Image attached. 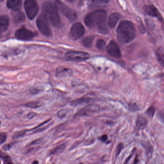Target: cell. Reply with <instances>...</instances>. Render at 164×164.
Segmentation results:
<instances>
[{
    "label": "cell",
    "instance_id": "6da1fadb",
    "mask_svg": "<svg viewBox=\"0 0 164 164\" xmlns=\"http://www.w3.org/2000/svg\"><path fill=\"white\" fill-rule=\"evenodd\" d=\"M117 37L122 44H126L135 39L136 31L135 26L131 21L123 20L120 23L117 30Z\"/></svg>",
    "mask_w": 164,
    "mask_h": 164
},
{
    "label": "cell",
    "instance_id": "7a4b0ae2",
    "mask_svg": "<svg viewBox=\"0 0 164 164\" xmlns=\"http://www.w3.org/2000/svg\"><path fill=\"white\" fill-rule=\"evenodd\" d=\"M42 15L54 27H58L61 24L58 6L54 2L45 1L42 5Z\"/></svg>",
    "mask_w": 164,
    "mask_h": 164
},
{
    "label": "cell",
    "instance_id": "3957f363",
    "mask_svg": "<svg viewBox=\"0 0 164 164\" xmlns=\"http://www.w3.org/2000/svg\"><path fill=\"white\" fill-rule=\"evenodd\" d=\"M107 13L103 10H97L90 13L85 17V24L90 28H98L106 24Z\"/></svg>",
    "mask_w": 164,
    "mask_h": 164
},
{
    "label": "cell",
    "instance_id": "277c9868",
    "mask_svg": "<svg viewBox=\"0 0 164 164\" xmlns=\"http://www.w3.org/2000/svg\"><path fill=\"white\" fill-rule=\"evenodd\" d=\"M24 7L26 15L31 20L33 19L36 17L39 11L38 3L34 0L26 1L24 3Z\"/></svg>",
    "mask_w": 164,
    "mask_h": 164
},
{
    "label": "cell",
    "instance_id": "5b68a950",
    "mask_svg": "<svg viewBox=\"0 0 164 164\" xmlns=\"http://www.w3.org/2000/svg\"><path fill=\"white\" fill-rule=\"evenodd\" d=\"M36 24L38 29L43 35L50 36L51 35V30L49 21L43 15H40L36 20Z\"/></svg>",
    "mask_w": 164,
    "mask_h": 164
},
{
    "label": "cell",
    "instance_id": "8992f818",
    "mask_svg": "<svg viewBox=\"0 0 164 164\" xmlns=\"http://www.w3.org/2000/svg\"><path fill=\"white\" fill-rule=\"evenodd\" d=\"M56 2L62 14H63L69 21L73 22L76 19L77 15L75 12L63 2L61 1H57Z\"/></svg>",
    "mask_w": 164,
    "mask_h": 164
},
{
    "label": "cell",
    "instance_id": "52a82bcc",
    "mask_svg": "<svg viewBox=\"0 0 164 164\" xmlns=\"http://www.w3.org/2000/svg\"><path fill=\"white\" fill-rule=\"evenodd\" d=\"M85 29L81 22L76 23L71 26L69 36L73 40H77L81 38L85 33Z\"/></svg>",
    "mask_w": 164,
    "mask_h": 164
},
{
    "label": "cell",
    "instance_id": "ba28073f",
    "mask_svg": "<svg viewBox=\"0 0 164 164\" xmlns=\"http://www.w3.org/2000/svg\"><path fill=\"white\" fill-rule=\"evenodd\" d=\"M65 57L67 58L73 60H86L89 58L88 53L84 51H70L66 53Z\"/></svg>",
    "mask_w": 164,
    "mask_h": 164
},
{
    "label": "cell",
    "instance_id": "9c48e42d",
    "mask_svg": "<svg viewBox=\"0 0 164 164\" xmlns=\"http://www.w3.org/2000/svg\"><path fill=\"white\" fill-rule=\"evenodd\" d=\"M15 36L19 40H26L32 39L35 34L31 31L25 28H22L16 31Z\"/></svg>",
    "mask_w": 164,
    "mask_h": 164
},
{
    "label": "cell",
    "instance_id": "30bf717a",
    "mask_svg": "<svg viewBox=\"0 0 164 164\" xmlns=\"http://www.w3.org/2000/svg\"><path fill=\"white\" fill-rule=\"evenodd\" d=\"M106 51L110 56L115 58H120L121 53L117 43L114 40H111L107 45Z\"/></svg>",
    "mask_w": 164,
    "mask_h": 164
},
{
    "label": "cell",
    "instance_id": "8fae6325",
    "mask_svg": "<svg viewBox=\"0 0 164 164\" xmlns=\"http://www.w3.org/2000/svg\"><path fill=\"white\" fill-rule=\"evenodd\" d=\"M143 10L146 14L153 17H161L157 9L153 4H148L143 6Z\"/></svg>",
    "mask_w": 164,
    "mask_h": 164
},
{
    "label": "cell",
    "instance_id": "7c38bea8",
    "mask_svg": "<svg viewBox=\"0 0 164 164\" xmlns=\"http://www.w3.org/2000/svg\"><path fill=\"white\" fill-rule=\"evenodd\" d=\"M9 20L6 15L0 16V37L6 32L8 28Z\"/></svg>",
    "mask_w": 164,
    "mask_h": 164
},
{
    "label": "cell",
    "instance_id": "4fadbf2b",
    "mask_svg": "<svg viewBox=\"0 0 164 164\" xmlns=\"http://www.w3.org/2000/svg\"><path fill=\"white\" fill-rule=\"evenodd\" d=\"M99 110V107L98 106L91 105L81 109L76 114V115L83 116V115H87L88 113H95L98 111Z\"/></svg>",
    "mask_w": 164,
    "mask_h": 164
},
{
    "label": "cell",
    "instance_id": "5bb4252c",
    "mask_svg": "<svg viewBox=\"0 0 164 164\" xmlns=\"http://www.w3.org/2000/svg\"><path fill=\"white\" fill-rule=\"evenodd\" d=\"M148 124V120L145 117L140 115L138 117L136 122V125L138 129L143 130L146 128Z\"/></svg>",
    "mask_w": 164,
    "mask_h": 164
},
{
    "label": "cell",
    "instance_id": "9a60e30c",
    "mask_svg": "<svg viewBox=\"0 0 164 164\" xmlns=\"http://www.w3.org/2000/svg\"><path fill=\"white\" fill-rule=\"evenodd\" d=\"M120 18V15L118 13H114L111 14L109 17L108 25L112 28L115 27L118 22V20Z\"/></svg>",
    "mask_w": 164,
    "mask_h": 164
},
{
    "label": "cell",
    "instance_id": "2e32d148",
    "mask_svg": "<svg viewBox=\"0 0 164 164\" xmlns=\"http://www.w3.org/2000/svg\"><path fill=\"white\" fill-rule=\"evenodd\" d=\"M13 17L15 23L22 22L25 19V17L22 12L19 10L14 11L13 12Z\"/></svg>",
    "mask_w": 164,
    "mask_h": 164
},
{
    "label": "cell",
    "instance_id": "e0dca14e",
    "mask_svg": "<svg viewBox=\"0 0 164 164\" xmlns=\"http://www.w3.org/2000/svg\"><path fill=\"white\" fill-rule=\"evenodd\" d=\"M21 1L19 0L12 1L9 0L7 2V6L9 8L12 9L13 11L20 10L21 7Z\"/></svg>",
    "mask_w": 164,
    "mask_h": 164
},
{
    "label": "cell",
    "instance_id": "ac0fdd59",
    "mask_svg": "<svg viewBox=\"0 0 164 164\" xmlns=\"http://www.w3.org/2000/svg\"><path fill=\"white\" fill-rule=\"evenodd\" d=\"M164 50L162 47L158 48L156 51V56L157 59L161 65L162 66H164Z\"/></svg>",
    "mask_w": 164,
    "mask_h": 164
},
{
    "label": "cell",
    "instance_id": "d6986e66",
    "mask_svg": "<svg viewBox=\"0 0 164 164\" xmlns=\"http://www.w3.org/2000/svg\"><path fill=\"white\" fill-rule=\"evenodd\" d=\"M57 75H71L72 74V70L71 69L65 68L63 67H59L57 68L56 71Z\"/></svg>",
    "mask_w": 164,
    "mask_h": 164
},
{
    "label": "cell",
    "instance_id": "ffe728a7",
    "mask_svg": "<svg viewBox=\"0 0 164 164\" xmlns=\"http://www.w3.org/2000/svg\"><path fill=\"white\" fill-rule=\"evenodd\" d=\"M94 39V37L92 36L86 37L82 40V44L85 47H90L92 46V40Z\"/></svg>",
    "mask_w": 164,
    "mask_h": 164
},
{
    "label": "cell",
    "instance_id": "44dd1931",
    "mask_svg": "<svg viewBox=\"0 0 164 164\" xmlns=\"http://www.w3.org/2000/svg\"><path fill=\"white\" fill-rule=\"evenodd\" d=\"M65 149V145H62L54 148L50 151L51 154H56L62 153Z\"/></svg>",
    "mask_w": 164,
    "mask_h": 164
},
{
    "label": "cell",
    "instance_id": "7402d4cb",
    "mask_svg": "<svg viewBox=\"0 0 164 164\" xmlns=\"http://www.w3.org/2000/svg\"><path fill=\"white\" fill-rule=\"evenodd\" d=\"M42 105V103H40L39 101H32L27 103L25 104L26 106L32 108H36L38 107H40Z\"/></svg>",
    "mask_w": 164,
    "mask_h": 164
},
{
    "label": "cell",
    "instance_id": "603a6c76",
    "mask_svg": "<svg viewBox=\"0 0 164 164\" xmlns=\"http://www.w3.org/2000/svg\"><path fill=\"white\" fill-rule=\"evenodd\" d=\"M27 131H28V130H22V131H19L18 132H15V133L13 135V139H17L18 138L24 137Z\"/></svg>",
    "mask_w": 164,
    "mask_h": 164
},
{
    "label": "cell",
    "instance_id": "cb8c5ba5",
    "mask_svg": "<svg viewBox=\"0 0 164 164\" xmlns=\"http://www.w3.org/2000/svg\"><path fill=\"white\" fill-rule=\"evenodd\" d=\"M106 46V42L102 39H98L96 42V46L98 49L102 50Z\"/></svg>",
    "mask_w": 164,
    "mask_h": 164
},
{
    "label": "cell",
    "instance_id": "d4e9b609",
    "mask_svg": "<svg viewBox=\"0 0 164 164\" xmlns=\"http://www.w3.org/2000/svg\"><path fill=\"white\" fill-rule=\"evenodd\" d=\"M155 111H156L155 107L153 106H151V107H149V108L147 109L145 113L148 115V117H149L150 118H153V117L154 116Z\"/></svg>",
    "mask_w": 164,
    "mask_h": 164
},
{
    "label": "cell",
    "instance_id": "484cf974",
    "mask_svg": "<svg viewBox=\"0 0 164 164\" xmlns=\"http://www.w3.org/2000/svg\"><path fill=\"white\" fill-rule=\"evenodd\" d=\"M90 101L89 98H81V99H78L76 100L73 101L72 104L75 106H78L79 104H82L84 103H88Z\"/></svg>",
    "mask_w": 164,
    "mask_h": 164
},
{
    "label": "cell",
    "instance_id": "4316f807",
    "mask_svg": "<svg viewBox=\"0 0 164 164\" xmlns=\"http://www.w3.org/2000/svg\"><path fill=\"white\" fill-rule=\"evenodd\" d=\"M7 138V135L6 132L0 133V145H2L6 142Z\"/></svg>",
    "mask_w": 164,
    "mask_h": 164
},
{
    "label": "cell",
    "instance_id": "83f0119b",
    "mask_svg": "<svg viewBox=\"0 0 164 164\" xmlns=\"http://www.w3.org/2000/svg\"><path fill=\"white\" fill-rule=\"evenodd\" d=\"M98 29L99 32L102 34H106L108 31V30L107 26L106 25V24H104L103 25L100 26L99 28H98Z\"/></svg>",
    "mask_w": 164,
    "mask_h": 164
},
{
    "label": "cell",
    "instance_id": "f1b7e54d",
    "mask_svg": "<svg viewBox=\"0 0 164 164\" xmlns=\"http://www.w3.org/2000/svg\"><path fill=\"white\" fill-rule=\"evenodd\" d=\"M129 110L132 112H136L139 110L138 106H137L135 104H129Z\"/></svg>",
    "mask_w": 164,
    "mask_h": 164
},
{
    "label": "cell",
    "instance_id": "f546056e",
    "mask_svg": "<svg viewBox=\"0 0 164 164\" xmlns=\"http://www.w3.org/2000/svg\"><path fill=\"white\" fill-rule=\"evenodd\" d=\"M123 148V145L122 143H120L117 147V150H116V156H117L120 154Z\"/></svg>",
    "mask_w": 164,
    "mask_h": 164
},
{
    "label": "cell",
    "instance_id": "4dcf8cb0",
    "mask_svg": "<svg viewBox=\"0 0 164 164\" xmlns=\"http://www.w3.org/2000/svg\"><path fill=\"white\" fill-rule=\"evenodd\" d=\"M66 115V112L64 110H62L58 112V113H57V115L58 117L60 118H64Z\"/></svg>",
    "mask_w": 164,
    "mask_h": 164
},
{
    "label": "cell",
    "instance_id": "1f68e13d",
    "mask_svg": "<svg viewBox=\"0 0 164 164\" xmlns=\"http://www.w3.org/2000/svg\"><path fill=\"white\" fill-rule=\"evenodd\" d=\"M146 151H147L148 157H149V158L151 157L152 153H153V149H152V147H151V146H149V147L148 148L147 150H146Z\"/></svg>",
    "mask_w": 164,
    "mask_h": 164
},
{
    "label": "cell",
    "instance_id": "d6a6232c",
    "mask_svg": "<svg viewBox=\"0 0 164 164\" xmlns=\"http://www.w3.org/2000/svg\"><path fill=\"white\" fill-rule=\"evenodd\" d=\"M36 113H33V112H31V113H29L27 115V117L28 119H32L34 117H35L36 115Z\"/></svg>",
    "mask_w": 164,
    "mask_h": 164
},
{
    "label": "cell",
    "instance_id": "836d02e7",
    "mask_svg": "<svg viewBox=\"0 0 164 164\" xmlns=\"http://www.w3.org/2000/svg\"><path fill=\"white\" fill-rule=\"evenodd\" d=\"M107 135L106 134H104V135H103L101 137V138H99V139L102 142H106V140H107Z\"/></svg>",
    "mask_w": 164,
    "mask_h": 164
},
{
    "label": "cell",
    "instance_id": "e575fe53",
    "mask_svg": "<svg viewBox=\"0 0 164 164\" xmlns=\"http://www.w3.org/2000/svg\"><path fill=\"white\" fill-rule=\"evenodd\" d=\"M135 150L136 149H134V150H133V151H132V154L130 155L129 157H128V158L126 159V160L125 162L124 163V164H126L128 163V162L129 161L130 159H131V158L132 157V156H133V154H134V151H135Z\"/></svg>",
    "mask_w": 164,
    "mask_h": 164
},
{
    "label": "cell",
    "instance_id": "d590c367",
    "mask_svg": "<svg viewBox=\"0 0 164 164\" xmlns=\"http://www.w3.org/2000/svg\"><path fill=\"white\" fill-rule=\"evenodd\" d=\"M10 147H11V146H10V145H5L3 146V149L4 150H8L10 149Z\"/></svg>",
    "mask_w": 164,
    "mask_h": 164
},
{
    "label": "cell",
    "instance_id": "8d00e7d4",
    "mask_svg": "<svg viewBox=\"0 0 164 164\" xmlns=\"http://www.w3.org/2000/svg\"><path fill=\"white\" fill-rule=\"evenodd\" d=\"M9 157L5 159V162H4L3 164H14L12 162H11L10 160H8Z\"/></svg>",
    "mask_w": 164,
    "mask_h": 164
},
{
    "label": "cell",
    "instance_id": "74e56055",
    "mask_svg": "<svg viewBox=\"0 0 164 164\" xmlns=\"http://www.w3.org/2000/svg\"><path fill=\"white\" fill-rule=\"evenodd\" d=\"M138 156H137V155L136 156V157L135 158V160H134V164H137L138 163Z\"/></svg>",
    "mask_w": 164,
    "mask_h": 164
},
{
    "label": "cell",
    "instance_id": "f35d334b",
    "mask_svg": "<svg viewBox=\"0 0 164 164\" xmlns=\"http://www.w3.org/2000/svg\"><path fill=\"white\" fill-rule=\"evenodd\" d=\"M31 164H39V162L37 160H35L33 162V163Z\"/></svg>",
    "mask_w": 164,
    "mask_h": 164
},
{
    "label": "cell",
    "instance_id": "ab89813d",
    "mask_svg": "<svg viewBox=\"0 0 164 164\" xmlns=\"http://www.w3.org/2000/svg\"><path fill=\"white\" fill-rule=\"evenodd\" d=\"M83 164V163H80V164Z\"/></svg>",
    "mask_w": 164,
    "mask_h": 164
},
{
    "label": "cell",
    "instance_id": "60d3db41",
    "mask_svg": "<svg viewBox=\"0 0 164 164\" xmlns=\"http://www.w3.org/2000/svg\"><path fill=\"white\" fill-rule=\"evenodd\" d=\"M0 164H1V161H0Z\"/></svg>",
    "mask_w": 164,
    "mask_h": 164
},
{
    "label": "cell",
    "instance_id": "b9f144b4",
    "mask_svg": "<svg viewBox=\"0 0 164 164\" xmlns=\"http://www.w3.org/2000/svg\"><path fill=\"white\" fill-rule=\"evenodd\" d=\"M0 125H1V122H0Z\"/></svg>",
    "mask_w": 164,
    "mask_h": 164
},
{
    "label": "cell",
    "instance_id": "7bdbcfd3",
    "mask_svg": "<svg viewBox=\"0 0 164 164\" xmlns=\"http://www.w3.org/2000/svg\"></svg>",
    "mask_w": 164,
    "mask_h": 164
}]
</instances>
